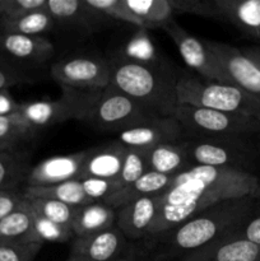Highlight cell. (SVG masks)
<instances>
[{
    "label": "cell",
    "mask_w": 260,
    "mask_h": 261,
    "mask_svg": "<svg viewBox=\"0 0 260 261\" xmlns=\"http://www.w3.org/2000/svg\"><path fill=\"white\" fill-rule=\"evenodd\" d=\"M55 54L53 42L43 36H25L0 32V56L30 71L51 60Z\"/></svg>",
    "instance_id": "12"
},
{
    "label": "cell",
    "mask_w": 260,
    "mask_h": 261,
    "mask_svg": "<svg viewBox=\"0 0 260 261\" xmlns=\"http://www.w3.org/2000/svg\"><path fill=\"white\" fill-rule=\"evenodd\" d=\"M217 64L227 79L246 93L260 101V68L250 60L241 48L216 41H205Z\"/></svg>",
    "instance_id": "10"
},
{
    "label": "cell",
    "mask_w": 260,
    "mask_h": 261,
    "mask_svg": "<svg viewBox=\"0 0 260 261\" xmlns=\"http://www.w3.org/2000/svg\"><path fill=\"white\" fill-rule=\"evenodd\" d=\"M147 171V150L126 148L121 171H120V175L119 177H117V182H119L120 188L124 189L125 186L135 182V181L139 180Z\"/></svg>",
    "instance_id": "33"
},
{
    "label": "cell",
    "mask_w": 260,
    "mask_h": 261,
    "mask_svg": "<svg viewBox=\"0 0 260 261\" xmlns=\"http://www.w3.org/2000/svg\"><path fill=\"white\" fill-rule=\"evenodd\" d=\"M20 102L15 101L9 89L0 91V116H9L19 111Z\"/></svg>",
    "instance_id": "42"
},
{
    "label": "cell",
    "mask_w": 260,
    "mask_h": 261,
    "mask_svg": "<svg viewBox=\"0 0 260 261\" xmlns=\"http://www.w3.org/2000/svg\"><path fill=\"white\" fill-rule=\"evenodd\" d=\"M163 31L173 41L178 54L184 59L186 65L193 69L200 78L206 79V81L227 83L226 76L222 73L216 58L206 46L205 41L199 40L195 36L190 35L188 31L180 27L175 20L168 23L163 28Z\"/></svg>",
    "instance_id": "11"
},
{
    "label": "cell",
    "mask_w": 260,
    "mask_h": 261,
    "mask_svg": "<svg viewBox=\"0 0 260 261\" xmlns=\"http://www.w3.org/2000/svg\"><path fill=\"white\" fill-rule=\"evenodd\" d=\"M42 244H0V261H33Z\"/></svg>",
    "instance_id": "37"
},
{
    "label": "cell",
    "mask_w": 260,
    "mask_h": 261,
    "mask_svg": "<svg viewBox=\"0 0 260 261\" xmlns=\"http://www.w3.org/2000/svg\"><path fill=\"white\" fill-rule=\"evenodd\" d=\"M114 261H144L140 259H134V257H120V259H116Z\"/></svg>",
    "instance_id": "45"
},
{
    "label": "cell",
    "mask_w": 260,
    "mask_h": 261,
    "mask_svg": "<svg viewBox=\"0 0 260 261\" xmlns=\"http://www.w3.org/2000/svg\"><path fill=\"white\" fill-rule=\"evenodd\" d=\"M190 139L246 140L260 135V121L242 115L178 105L172 115Z\"/></svg>",
    "instance_id": "5"
},
{
    "label": "cell",
    "mask_w": 260,
    "mask_h": 261,
    "mask_svg": "<svg viewBox=\"0 0 260 261\" xmlns=\"http://www.w3.org/2000/svg\"><path fill=\"white\" fill-rule=\"evenodd\" d=\"M24 199L20 190H0V222L14 212Z\"/></svg>",
    "instance_id": "40"
},
{
    "label": "cell",
    "mask_w": 260,
    "mask_h": 261,
    "mask_svg": "<svg viewBox=\"0 0 260 261\" xmlns=\"http://www.w3.org/2000/svg\"><path fill=\"white\" fill-rule=\"evenodd\" d=\"M63 93L56 99H37L20 102L19 114L37 132L40 129L55 126L58 124L76 120L84 122L101 92L93 89H76L60 86Z\"/></svg>",
    "instance_id": "6"
},
{
    "label": "cell",
    "mask_w": 260,
    "mask_h": 261,
    "mask_svg": "<svg viewBox=\"0 0 260 261\" xmlns=\"http://www.w3.org/2000/svg\"><path fill=\"white\" fill-rule=\"evenodd\" d=\"M161 194L140 198L116 211V227L125 239L139 240L148 236L160 209Z\"/></svg>",
    "instance_id": "18"
},
{
    "label": "cell",
    "mask_w": 260,
    "mask_h": 261,
    "mask_svg": "<svg viewBox=\"0 0 260 261\" xmlns=\"http://www.w3.org/2000/svg\"><path fill=\"white\" fill-rule=\"evenodd\" d=\"M219 20H227L240 32L260 41V0H214Z\"/></svg>",
    "instance_id": "20"
},
{
    "label": "cell",
    "mask_w": 260,
    "mask_h": 261,
    "mask_svg": "<svg viewBox=\"0 0 260 261\" xmlns=\"http://www.w3.org/2000/svg\"><path fill=\"white\" fill-rule=\"evenodd\" d=\"M257 137H259V139H257V142L255 143V147H256L257 154H260V135H257Z\"/></svg>",
    "instance_id": "46"
},
{
    "label": "cell",
    "mask_w": 260,
    "mask_h": 261,
    "mask_svg": "<svg viewBox=\"0 0 260 261\" xmlns=\"http://www.w3.org/2000/svg\"><path fill=\"white\" fill-rule=\"evenodd\" d=\"M22 191L25 199H54L74 208L91 203L84 194L81 180L65 181L53 186H24Z\"/></svg>",
    "instance_id": "27"
},
{
    "label": "cell",
    "mask_w": 260,
    "mask_h": 261,
    "mask_svg": "<svg viewBox=\"0 0 260 261\" xmlns=\"http://www.w3.org/2000/svg\"><path fill=\"white\" fill-rule=\"evenodd\" d=\"M55 28V22L53 15L47 10V7L33 10L19 17L0 18V32L45 37L46 33H50Z\"/></svg>",
    "instance_id": "26"
},
{
    "label": "cell",
    "mask_w": 260,
    "mask_h": 261,
    "mask_svg": "<svg viewBox=\"0 0 260 261\" xmlns=\"http://www.w3.org/2000/svg\"><path fill=\"white\" fill-rule=\"evenodd\" d=\"M257 181L250 171L193 166L176 175L161 194L160 209L148 236H162L219 201L252 196Z\"/></svg>",
    "instance_id": "1"
},
{
    "label": "cell",
    "mask_w": 260,
    "mask_h": 261,
    "mask_svg": "<svg viewBox=\"0 0 260 261\" xmlns=\"http://www.w3.org/2000/svg\"><path fill=\"white\" fill-rule=\"evenodd\" d=\"M242 53L247 56L251 61H254L260 68V46H252V47L242 48Z\"/></svg>",
    "instance_id": "43"
},
{
    "label": "cell",
    "mask_w": 260,
    "mask_h": 261,
    "mask_svg": "<svg viewBox=\"0 0 260 261\" xmlns=\"http://www.w3.org/2000/svg\"><path fill=\"white\" fill-rule=\"evenodd\" d=\"M178 105L204 107L227 114L242 115L260 121V101L239 87L200 76L178 75L176 84Z\"/></svg>",
    "instance_id": "4"
},
{
    "label": "cell",
    "mask_w": 260,
    "mask_h": 261,
    "mask_svg": "<svg viewBox=\"0 0 260 261\" xmlns=\"http://www.w3.org/2000/svg\"><path fill=\"white\" fill-rule=\"evenodd\" d=\"M147 161L148 170L172 177L193 167L181 140L165 143L147 150Z\"/></svg>",
    "instance_id": "23"
},
{
    "label": "cell",
    "mask_w": 260,
    "mask_h": 261,
    "mask_svg": "<svg viewBox=\"0 0 260 261\" xmlns=\"http://www.w3.org/2000/svg\"><path fill=\"white\" fill-rule=\"evenodd\" d=\"M181 125L173 116L152 117L139 125L119 133L117 140L125 148L149 150L165 143L180 142L184 139Z\"/></svg>",
    "instance_id": "13"
},
{
    "label": "cell",
    "mask_w": 260,
    "mask_h": 261,
    "mask_svg": "<svg viewBox=\"0 0 260 261\" xmlns=\"http://www.w3.org/2000/svg\"><path fill=\"white\" fill-rule=\"evenodd\" d=\"M47 10L53 15L55 27L75 32H98L106 24V17L94 10L87 0H47Z\"/></svg>",
    "instance_id": "14"
},
{
    "label": "cell",
    "mask_w": 260,
    "mask_h": 261,
    "mask_svg": "<svg viewBox=\"0 0 260 261\" xmlns=\"http://www.w3.org/2000/svg\"><path fill=\"white\" fill-rule=\"evenodd\" d=\"M175 14H193L204 18L219 19L214 0H171Z\"/></svg>",
    "instance_id": "35"
},
{
    "label": "cell",
    "mask_w": 260,
    "mask_h": 261,
    "mask_svg": "<svg viewBox=\"0 0 260 261\" xmlns=\"http://www.w3.org/2000/svg\"><path fill=\"white\" fill-rule=\"evenodd\" d=\"M86 150L71 154L46 158L31 167L25 186H53L70 180H79L83 170Z\"/></svg>",
    "instance_id": "16"
},
{
    "label": "cell",
    "mask_w": 260,
    "mask_h": 261,
    "mask_svg": "<svg viewBox=\"0 0 260 261\" xmlns=\"http://www.w3.org/2000/svg\"><path fill=\"white\" fill-rule=\"evenodd\" d=\"M50 74L60 86L102 91L111 82V64L96 54L65 56L50 66Z\"/></svg>",
    "instance_id": "9"
},
{
    "label": "cell",
    "mask_w": 260,
    "mask_h": 261,
    "mask_svg": "<svg viewBox=\"0 0 260 261\" xmlns=\"http://www.w3.org/2000/svg\"><path fill=\"white\" fill-rule=\"evenodd\" d=\"M120 58L125 60L134 61L140 64H160L157 50L152 42L149 31L145 28H138L137 32L133 33L132 37L125 43L124 50L120 53Z\"/></svg>",
    "instance_id": "30"
},
{
    "label": "cell",
    "mask_w": 260,
    "mask_h": 261,
    "mask_svg": "<svg viewBox=\"0 0 260 261\" xmlns=\"http://www.w3.org/2000/svg\"><path fill=\"white\" fill-rule=\"evenodd\" d=\"M33 212L40 216L55 222V223L63 224V226L71 227V223L75 217L76 208L64 204L61 201L54 200V199L36 198L27 199Z\"/></svg>",
    "instance_id": "31"
},
{
    "label": "cell",
    "mask_w": 260,
    "mask_h": 261,
    "mask_svg": "<svg viewBox=\"0 0 260 261\" xmlns=\"http://www.w3.org/2000/svg\"><path fill=\"white\" fill-rule=\"evenodd\" d=\"M82 186H83L84 194L91 201H105L107 198L114 195L119 190H121L117 180H103V178L88 177L83 178Z\"/></svg>",
    "instance_id": "36"
},
{
    "label": "cell",
    "mask_w": 260,
    "mask_h": 261,
    "mask_svg": "<svg viewBox=\"0 0 260 261\" xmlns=\"http://www.w3.org/2000/svg\"><path fill=\"white\" fill-rule=\"evenodd\" d=\"M0 244H38L33 229V217L27 199L0 222Z\"/></svg>",
    "instance_id": "24"
},
{
    "label": "cell",
    "mask_w": 260,
    "mask_h": 261,
    "mask_svg": "<svg viewBox=\"0 0 260 261\" xmlns=\"http://www.w3.org/2000/svg\"><path fill=\"white\" fill-rule=\"evenodd\" d=\"M237 233L242 239L260 246V214H257V216H252V213L250 214L249 218L239 228Z\"/></svg>",
    "instance_id": "41"
},
{
    "label": "cell",
    "mask_w": 260,
    "mask_h": 261,
    "mask_svg": "<svg viewBox=\"0 0 260 261\" xmlns=\"http://www.w3.org/2000/svg\"><path fill=\"white\" fill-rule=\"evenodd\" d=\"M181 143L191 166L249 171V167H251L257 157L256 147L251 139L214 140L184 138Z\"/></svg>",
    "instance_id": "7"
},
{
    "label": "cell",
    "mask_w": 260,
    "mask_h": 261,
    "mask_svg": "<svg viewBox=\"0 0 260 261\" xmlns=\"http://www.w3.org/2000/svg\"><path fill=\"white\" fill-rule=\"evenodd\" d=\"M66 261H75V260H73V259H70V257H69V259L66 260Z\"/></svg>",
    "instance_id": "47"
},
{
    "label": "cell",
    "mask_w": 260,
    "mask_h": 261,
    "mask_svg": "<svg viewBox=\"0 0 260 261\" xmlns=\"http://www.w3.org/2000/svg\"><path fill=\"white\" fill-rule=\"evenodd\" d=\"M111 82L155 117H170L177 106V78L165 64H140L116 56L110 60Z\"/></svg>",
    "instance_id": "3"
},
{
    "label": "cell",
    "mask_w": 260,
    "mask_h": 261,
    "mask_svg": "<svg viewBox=\"0 0 260 261\" xmlns=\"http://www.w3.org/2000/svg\"><path fill=\"white\" fill-rule=\"evenodd\" d=\"M46 4L47 0H7L3 17H19L33 10L42 9Z\"/></svg>",
    "instance_id": "39"
},
{
    "label": "cell",
    "mask_w": 260,
    "mask_h": 261,
    "mask_svg": "<svg viewBox=\"0 0 260 261\" xmlns=\"http://www.w3.org/2000/svg\"><path fill=\"white\" fill-rule=\"evenodd\" d=\"M255 201L252 196L228 199L195 214L172 231L160 236L165 245L163 256L178 259L204 245L235 233L252 213Z\"/></svg>",
    "instance_id": "2"
},
{
    "label": "cell",
    "mask_w": 260,
    "mask_h": 261,
    "mask_svg": "<svg viewBox=\"0 0 260 261\" xmlns=\"http://www.w3.org/2000/svg\"><path fill=\"white\" fill-rule=\"evenodd\" d=\"M114 226H116V209L103 201H91L76 208L71 229L74 237H86Z\"/></svg>",
    "instance_id": "21"
},
{
    "label": "cell",
    "mask_w": 260,
    "mask_h": 261,
    "mask_svg": "<svg viewBox=\"0 0 260 261\" xmlns=\"http://www.w3.org/2000/svg\"><path fill=\"white\" fill-rule=\"evenodd\" d=\"M31 170L24 152L15 149L0 150V190H19Z\"/></svg>",
    "instance_id": "28"
},
{
    "label": "cell",
    "mask_w": 260,
    "mask_h": 261,
    "mask_svg": "<svg viewBox=\"0 0 260 261\" xmlns=\"http://www.w3.org/2000/svg\"><path fill=\"white\" fill-rule=\"evenodd\" d=\"M252 198H254L255 200L260 201V178H259V181H257L256 189H255L254 194H252Z\"/></svg>",
    "instance_id": "44"
},
{
    "label": "cell",
    "mask_w": 260,
    "mask_h": 261,
    "mask_svg": "<svg viewBox=\"0 0 260 261\" xmlns=\"http://www.w3.org/2000/svg\"><path fill=\"white\" fill-rule=\"evenodd\" d=\"M36 133L19 112L0 116V150L15 149L22 142L35 137Z\"/></svg>",
    "instance_id": "29"
},
{
    "label": "cell",
    "mask_w": 260,
    "mask_h": 261,
    "mask_svg": "<svg viewBox=\"0 0 260 261\" xmlns=\"http://www.w3.org/2000/svg\"><path fill=\"white\" fill-rule=\"evenodd\" d=\"M33 78L24 69L14 65L0 56V91L22 83H31Z\"/></svg>",
    "instance_id": "38"
},
{
    "label": "cell",
    "mask_w": 260,
    "mask_h": 261,
    "mask_svg": "<svg viewBox=\"0 0 260 261\" xmlns=\"http://www.w3.org/2000/svg\"><path fill=\"white\" fill-rule=\"evenodd\" d=\"M177 261H260V246L235 233L178 257Z\"/></svg>",
    "instance_id": "15"
},
{
    "label": "cell",
    "mask_w": 260,
    "mask_h": 261,
    "mask_svg": "<svg viewBox=\"0 0 260 261\" xmlns=\"http://www.w3.org/2000/svg\"><path fill=\"white\" fill-rule=\"evenodd\" d=\"M87 3L107 19L119 20L142 28L139 19L130 12L125 0H87Z\"/></svg>",
    "instance_id": "34"
},
{
    "label": "cell",
    "mask_w": 260,
    "mask_h": 261,
    "mask_svg": "<svg viewBox=\"0 0 260 261\" xmlns=\"http://www.w3.org/2000/svg\"><path fill=\"white\" fill-rule=\"evenodd\" d=\"M172 178V176L162 175V173L148 170L139 180L125 186L124 189L115 193L110 198H107L103 203H106L107 205L112 206L117 211L121 206L133 203V201L138 200L140 198L162 194L170 186Z\"/></svg>",
    "instance_id": "22"
},
{
    "label": "cell",
    "mask_w": 260,
    "mask_h": 261,
    "mask_svg": "<svg viewBox=\"0 0 260 261\" xmlns=\"http://www.w3.org/2000/svg\"><path fill=\"white\" fill-rule=\"evenodd\" d=\"M125 152L126 148L119 140L87 149L79 180L88 177L117 180L124 162Z\"/></svg>",
    "instance_id": "19"
},
{
    "label": "cell",
    "mask_w": 260,
    "mask_h": 261,
    "mask_svg": "<svg viewBox=\"0 0 260 261\" xmlns=\"http://www.w3.org/2000/svg\"><path fill=\"white\" fill-rule=\"evenodd\" d=\"M125 4L148 31L163 30L175 20L171 0H125Z\"/></svg>",
    "instance_id": "25"
},
{
    "label": "cell",
    "mask_w": 260,
    "mask_h": 261,
    "mask_svg": "<svg viewBox=\"0 0 260 261\" xmlns=\"http://www.w3.org/2000/svg\"><path fill=\"white\" fill-rule=\"evenodd\" d=\"M31 211H32V208H31ZM32 217L36 241L38 244L43 245L45 242H66L74 237L71 227L55 223V222L40 216V214L33 211Z\"/></svg>",
    "instance_id": "32"
},
{
    "label": "cell",
    "mask_w": 260,
    "mask_h": 261,
    "mask_svg": "<svg viewBox=\"0 0 260 261\" xmlns=\"http://www.w3.org/2000/svg\"><path fill=\"white\" fill-rule=\"evenodd\" d=\"M152 117L155 116L110 84L84 122L102 132L121 133Z\"/></svg>",
    "instance_id": "8"
},
{
    "label": "cell",
    "mask_w": 260,
    "mask_h": 261,
    "mask_svg": "<svg viewBox=\"0 0 260 261\" xmlns=\"http://www.w3.org/2000/svg\"><path fill=\"white\" fill-rule=\"evenodd\" d=\"M124 249V234L114 226L98 233L74 237L69 257L75 261H114L122 257Z\"/></svg>",
    "instance_id": "17"
}]
</instances>
